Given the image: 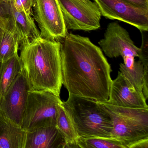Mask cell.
I'll return each instance as SVG.
<instances>
[{
	"label": "cell",
	"instance_id": "1",
	"mask_svg": "<svg viewBox=\"0 0 148 148\" xmlns=\"http://www.w3.org/2000/svg\"><path fill=\"white\" fill-rule=\"evenodd\" d=\"M62 84L69 94L106 102L112 80L111 66L89 38L68 34L61 43Z\"/></svg>",
	"mask_w": 148,
	"mask_h": 148
},
{
	"label": "cell",
	"instance_id": "2",
	"mask_svg": "<svg viewBox=\"0 0 148 148\" xmlns=\"http://www.w3.org/2000/svg\"><path fill=\"white\" fill-rule=\"evenodd\" d=\"M61 42L40 36L20 45V58L32 89L60 97L62 86Z\"/></svg>",
	"mask_w": 148,
	"mask_h": 148
},
{
	"label": "cell",
	"instance_id": "3",
	"mask_svg": "<svg viewBox=\"0 0 148 148\" xmlns=\"http://www.w3.org/2000/svg\"><path fill=\"white\" fill-rule=\"evenodd\" d=\"M62 105L73 119L80 136L111 137V119L97 102L69 94Z\"/></svg>",
	"mask_w": 148,
	"mask_h": 148
},
{
	"label": "cell",
	"instance_id": "4",
	"mask_svg": "<svg viewBox=\"0 0 148 148\" xmlns=\"http://www.w3.org/2000/svg\"><path fill=\"white\" fill-rule=\"evenodd\" d=\"M97 103L111 119L113 124L111 137L127 147L148 138V108H130Z\"/></svg>",
	"mask_w": 148,
	"mask_h": 148
},
{
	"label": "cell",
	"instance_id": "5",
	"mask_svg": "<svg viewBox=\"0 0 148 148\" xmlns=\"http://www.w3.org/2000/svg\"><path fill=\"white\" fill-rule=\"evenodd\" d=\"M62 102L52 92L32 89L29 93L22 128L26 131L56 127L57 109Z\"/></svg>",
	"mask_w": 148,
	"mask_h": 148
},
{
	"label": "cell",
	"instance_id": "6",
	"mask_svg": "<svg viewBox=\"0 0 148 148\" xmlns=\"http://www.w3.org/2000/svg\"><path fill=\"white\" fill-rule=\"evenodd\" d=\"M67 29L85 31L101 27V14L90 0H58Z\"/></svg>",
	"mask_w": 148,
	"mask_h": 148
},
{
	"label": "cell",
	"instance_id": "7",
	"mask_svg": "<svg viewBox=\"0 0 148 148\" xmlns=\"http://www.w3.org/2000/svg\"><path fill=\"white\" fill-rule=\"evenodd\" d=\"M33 8L41 37L56 41L66 37L67 29L58 0H36Z\"/></svg>",
	"mask_w": 148,
	"mask_h": 148
},
{
	"label": "cell",
	"instance_id": "8",
	"mask_svg": "<svg viewBox=\"0 0 148 148\" xmlns=\"http://www.w3.org/2000/svg\"><path fill=\"white\" fill-rule=\"evenodd\" d=\"M32 89L23 69L0 98V114L12 123L21 127L29 93Z\"/></svg>",
	"mask_w": 148,
	"mask_h": 148
},
{
	"label": "cell",
	"instance_id": "9",
	"mask_svg": "<svg viewBox=\"0 0 148 148\" xmlns=\"http://www.w3.org/2000/svg\"><path fill=\"white\" fill-rule=\"evenodd\" d=\"M94 1L101 16L126 23L140 32L148 31V10L136 8L123 0Z\"/></svg>",
	"mask_w": 148,
	"mask_h": 148
},
{
	"label": "cell",
	"instance_id": "10",
	"mask_svg": "<svg viewBox=\"0 0 148 148\" xmlns=\"http://www.w3.org/2000/svg\"><path fill=\"white\" fill-rule=\"evenodd\" d=\"M104 53L110 58L121 56L135 58L139 56L140 48L131 40L127 30L116 22L108 25L104 37L99 42Z\"/></svg>",
	"mask_w": 148,
	"mask_h": 148
},
{
	"label": "cell",
	"instance_id": "11",
	"mask_svg": "<svg viewBox=\"0 0 148 148\" xmlns=\"http://www.w3.org/2000/svg\"><path fill=\"white\" fill-rule=\"evenodd\" d=\"M104 103L123 108H148L143 93L131 87L120 71L112 80L108 100Z\"/></svg>",
	"mask_w": 148,
	"mask_h": 148
},
{
	"label": "cell",
	"instance_id": "12",
	"mask_svg": "<svg viewBox=\"0 0 148 148\" xmlns=\"http://www.w3.org/2000/svg\"><path fill=\"white\" fill-rule=\"evenodd\" d=\"M6 5L10 24L16 29L20 35V45L31 42L41 36L31 16L17 10L9 3H6Z\"/></svg>",
	"mask_w": 148,
	"mask_h": 148
},
{
	"label": "cell",
	"instance_id": "13",
	"mask_svg": "<svg viewBox=\"0 0 148 148\" xmlns=\"http://www.w3.org/2000/svg\"><path fill=\"white\" fill-rule=\"evenodd\" d=\"M64 139L56 127L27 131L23 148H59Z\"/></svg>",
	"mask_w": 148,
	"mask_h": 148
},
{
	"label": "cell",
	"instance_id": "14",
	"mask_svg": "<svg viewBox=\"0 0 148 148\" xmlns=\"http://www.w3.org/2000/svg\"><path fill=\"white\" fill-rule=\"evenodd\" d=\"M27 131L0 114V147L23 148Z\"/></svg>",
	"mask_w": 148,
	"mask_h": 148
},
{
	"label": "cell",
	"instance_id": "15",
	"mask_svg": "<svg viewBox=\"0 0 148 148\" xmlns=\"http://www.w3.org/2000/svg\"><path fill=\"white\" fill-rule=\"evenodd\" d=\"M123 59L124 63L120 64V72L131 87L139 92L143 93V64L140 60L135 61L134 58L126 57Z\"/></svg>",
	"mask_w": 148,
	"mask_h": 148
},
{
	"label": "cell",
	"instance_id": "16",
	"mask_svg": "<svg viewBox=\"0 0 148 148\" xmlns=\"http://www.w3.org/2000/svg\"><path fill=\"white\" fill-rule=\"evenodd\" d=\"M22 70V64L18 53L0 62V98L5 94Z\"/></svg>",
	"mask_w": 148,
	"mask_h": 148
},
{
	"label": "cell",
	"instance_id": "17",
	"mask_svg": "<svg viewBox=\"0 0 148 148\" xmlns=\"http://www.w3.org/2000/svg\"><path fill=\"white\" fill-rule=\"evenodd\" d=\"M62 102L58 106L56 127L61 133L65 141L76 142L80 135L73 119L64 109Z\"/></svg>",
	"mask_w": 148,
	"mask_h": 148
},
{
	"label": "cell",
	"instance_id": "18",
	"mask_svg": "<svg viewBox=\"0 0 148 148\" xmlns=\"http://www.w3.org/2000/svg\"><path fill=\"white\" fill-rule=\"evenodd\" d=\"M21 38L14 27L5 31L0 42V62H3L18 53Z\"/></svg>",
	"mask_w": 148,
	"mask_h": 148
},
{
	"label": "cell",
	"instance_id": "19",
	"mask_svg": "<svg viewBox=\"0 0 148 148\" xmlns=\"http://www.w3.org/2000/svg\"><path fill=\"white\" fill-rule=\"evenodd\" d=\"M76 142L81 148H128L112 137L80 136Z\"/></svg>",
	"mask_w": 148,
	"mask_h": 148
},
{
	"label": "cell",
	"instance_id": "20",
	"mask_svg": "<svg viewBox=\"0 0 148 148\" xmlns=\"http://www.w3.org/2000/svg\"><path fill=\"white\" fill-rule=\"evenodd\" d=\"M142 35V43L140 48L139 57L143 65L144 78L143 82V95L146 100L148 98V31L141 32Z\"/></svg>",
	"mask_w": 148,
	"mask_h": 148
},
{
	"label": "cell",
	"instance_id": "21",
	"mask_svg": "<svg viewBox=\"0 0 148 148\" xmlns=\"http://www.w3.org/2000/svg\"><path fill=\"white\" fill-rule=\"evenodd\" d=\"M9 3L17 10L23 11L31 16H33L32 8L35 5L36 0H13Z\"/></svg>",
	"mask_w": 148,
	"mask_h": 148
},
{
	"label": "cell",
	"instance_id": "22",
	"mask_svg": "<svg viewBox=\"0 0 148 148\" xmlns=\"http://www.w3.org/2000/svg\"><path fill=\"white\" fill-rule=\"evenodd\" d=\"M0 27L5 31H8L12 27L10 23L6 3H0Z\"/></svg>",
	"mask_w": 148,
	"mask_h": 148
},
{
	"label": "cell",
	"instance_id": "23",
	"mask_svg": "<svg viewBox=\"0 0 148 148\" xmlns=\"http://www.w3.org/2000/svg\"><path fill=\"white\" fill-rule=\"evenodd\" d=\"M123 1L136 8L148 10V0H123Z\"/></svg>",
	"mask_w": 148,
	"mask_h": 148
},
{
	"label": "cell",
	"instance_id": "24",
	"mask_svg": "<svg viewBox=\"0 0 148 148\" xmlns=\"http://www.w3.org/2000/svg\"><path fill=\"white\" fill-rule=\"evenodd\" d=\"M128 148H148V138L133 143Z\"/></svg>",
	"mask_w": 148,
	"mask_h": 148
},
{
	"label": "cell",
	"instance_id": "25",
	"mask_svg": "<svg viewBox=\"0 0 148 148\" xmlns=\"http://www.w3.org/2000/svg\"><path fill=\"white\" fill-rule=\"evenodd\" d=\"M59 148H81L76 142L68 143L64 141Z\"/></svg>",
	"mask_w": 148,
	"mask_h": 148
},
{
	"label": "cell",
	"instance_id": "26",
	"mask_svg": "<svg viewBox=\"0 0 148 148\" xmlns=\"http://www.w3.org/2000/svg\"><path fill=\"white\" fill-rule=\"evenodd\" d=\"M5 31V30L3 29L0 27V42H1L2 38L3 36V34H4Z\"/></svg>",
	"mask_w": 148,
	"mask_h": 148
},
{
	"label": "cell",
	"instance_id": "27",
	"mask_svg": "<svg viewBox=\"0 0 148 148\" xmlns=\"http://www.w3.org/2000/svg\"><path fill=\"white\" fill-rule=\"evenodd\" d=\"M13 0H0V3H9Z\"/></svg>",
	"mask_w": 148,
	"mask_h": 148
},
{
	"label": "cell",
	"instance_id": "28",
	"mask_svg": "<svg viewBox=\"0 0 148 148\" xmlns=\"http://www.w3.org/2000/svg\"><path fill=\"white\" fill-rule=\"evenodd\" d=\"M0 148H1V147H0Z\"/></svg>",
	"mask_w": 148,
	"mask_h": 148
}]
</instances>
